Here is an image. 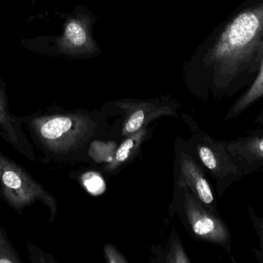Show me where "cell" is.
Returning <instances> with one entry per match:
<instances>
[{"label": "cell", "mask_w": 263, "mask_h": 263, "mask_svg": "<svg viewBox=\"0 0 263 263\" xmlns=\"http://www.w3.org/2000/svg\"><path fill=\"white\" fill-rule=\"evenodd\" d=\"M255 125L257 126L259 129H263V110L261 111L260 114L257 116L256 120H255Z\"/></svg>", "instance_id": "18"}, {"label": "cell", "mask_w": 263, "mask_h": 263, "mask_svg": "<svg viewBox=\"0 0 263 263\" xmlns=\"http://www.w3.org/2000/svg\"><path fill=\"white\" fill-rule=\"evenodd\" d=\"M167 251H168V255L166 256L165 262H191V260L189 259L185 250L182 248V243H181L176 233V237L172 241L170 248H168Z\"/></svg>", "instance_id": "15"}, {"label": "cell", "mask_w": 263, "mask_h": 263, "mask_svg": "<svg viewBox=\"0 0 263 263\" xmlns=\"http://www.w3.org/2000/svg\"><path fill=\"white\" fill-rule=\"evenodd\" d=\"M248 216L259 239V249H252L251 252L258 262L263 263V217L258 216L252 206H249Z\"/></svg>", "instance_id": "13"}, {"label": "cell", "mask_w": 263, "mask_h": 263, "mask_svg": "<svg viewBox=\"0 0 263 263\" xmlns=\"http://www.w3.org/2000/svg\"><path fill=\"white\" fill-rule=\"evenodd\" d=\"M179 190L178 212L194 239L219 246L232 251L231 232L220 215L210 212L187 187Z\"/></svg>", "instance_id": "4"}, {"label": "cell", "mask_w": 263, "mask_h": 263, "mask_svg": "<svg viewBox=\"0 0 263 263\" xmlns=\"http://www.w3.org/2000/svg\"><path fill=\"white\" fill-rule=\"evenodd\" d=\"M105 257L108 263H125L128 262L126 258L121 254L120 251L114 246L106 244L104 247Z\"/></svg>", "instance_id": "17"}, {"label": "cell", "mask_w": 263, "mask_h": 263, "mask_svg": "<svg viewBox=\"0 0 263 263\" xmlns=\"http://www.w3.org/2000/svg\"><path fill=\"white\" fill-rule=\"evenodd\" d=\"M226 142L244 176L263 172V129L248 131L247 135Z\"/></svg>", "instance_id": "7"}, {"label": "cell", "mask_w": 263, "mask_h": 263, "mask_svg": "<svg viewBox=\"0 0 263 263\" xmlns=\"http://www.w3.org/2000/svg\"><path fill=\"white\" fill-rule=\"evenodd\" d=\"M64 38L74 46H81L86 42V34L79 23L71 22L66 26Z\"/></svg>", "instance_id": "16"}, {"label": "cell", "mask_w": 263, "mask_h": 263, "mask_svg": "<svg viewBox=\"0 0 263 263\" xmlns=\"http://www.w3.org/2000/svg\"><path fill=\"white\" fill-rule=\"evenodd\" d=\"M81 182L85 189L92 196H100L106 191V182L97 171L85 172L81 176Z\"/></svg>", "instance_id": "12"}, {"label": "cell", "mask_w": 263, "mask_h": 263, "mask_svg": "<svg viewBox=\"0 0 263 263\" xmlns=\"http://www.w3.org/2000/svg\"><path fill=\"white\" fill-rule=\"evenodd\" d=\"M184 120L193 131L190 154L214 181L217 196L222 197L233 184L244 177L242 170L230 154L226 140H218L201 131L189 116L185 115Z\"/></svg>", "instance_id": "3"}, {"label": "cell", "mask_w": 263, "mask_h": 263, "mask_svg": "<svg viewBox=\"0 0 263 263\" xmlns=\"http://www.w3.org/2000/svg\"><path fill=\"white\" fill-rule=\"evenodd\" d=\"M98 121L87 114H57L34 119L31 128L46 151L68 157L87 146L100 130Z\"/></svg>", "instance_id": "2"}, {"label": "cell", "mask_w": 263, "mask_h": 263, "mask_svg": "<svg viewBox=\"0 0 263 263\" xmlns=\"http://www.w3.org/2000/svg\"><path fill=\"white\" fill-rule=\"evenodd\" d=\"M263 59V0H245L210 37L201 57L205 96L232 97L252 84Z\"/></svg>", "instance_id": "1"}, {"label": "cell", "mask_w": 263, "mask_h": 263, "mask_svg": "<svg viewBox=\"0 0 263 263\" xmlns=\"http://www.w3.org/2000/svg\"><path fill=\"white\" fill-rule=\"evenodd\" d=\"M148 134V129L144 128L126 137L116 150L111 162L105 166L104 171L109 174H114L130 162L137 154Z\"/></svg>", "instance_id": "10"}, {"label": "cell", "mask_w": 263, "mask_h": 263, "mask_svg": "<svg viewBox=\"0 0 263 263\" xmlns=\"http://www.w3.org/2000/svg\"><path fill=\"white\" fill-rule=\"evenodd\" d=\"M0 131L4 135V138L12 144L20 152L27 156L29 159L33 157L31 145L21 130L18 121L12 118L8 111L7 102L4 91L0 84Z\"/></svg>", "instance_id": "9"}, {"label": "cell", "mask_w": 263, "mask_h": 263, "mask_svg": "<svg viewBox=\"0 0 263 263\" xmlns=\"http://www.w3.org/2000/svg\"><path fill=\"white\" fill-rule=\"evenodd\" d=\"M0 190L5 200L17 213L36 201L49 208L50 221L57 216L55 199L26 170L0 152Z\"/></svg>", "instance_id": "5"}, {"label": "cell", "mask_w": 263, "mask_h": 263, "mask_svg": "<svg viewBox=\"0 0 263 263\" xmlns=\"http://www.w3.org/2000/svg\"><path fill=\"white\" fill-rule=\"evenodd\" d=\"M263 98V59L260 68L254 81L247 91L232 105L226 115V120H232L240 116L256 101Z\"/></svg>", "instance_id": "11"}, {"label": "cell", "mask_w": 263, "mask_h": 263, "mask_svg": "<svg viewBox=\"0 0 263 263\" xmlns=\"http://www.w3.org/2000/svg\"><path fill=\"white\" fill-rule=\"evenodd\" d=\"M121 108L126 111V118L122 126V137H126L137 132L155 119L162 116H176L168 106H158L153 103H125Z\"/></svg>", "instance_id": "8"}, {"label": "cell", "mask_w": 263, "mask_h": 263, "mask_svg": "<svg viewBox=\"0 0 263 263\" xmlns=\"http://www.w3.org/2000/svg\"><path fill=\"white\" fill-rule=\"evenodd\" d=\"M20 256L11 246L5 232L0 227V263L20 262Z\"/></svg>", "instance_id": "14"}, {"label": "cell", "mask_w": 263, "mask_h": 263, "mask_svg": "<svg viewBox=\"0 0 263 263\" xmlns=\"http://www.w3.org/2000/svg\"><path fill=\"white\" fill-rule=\"evenodd\" d=\"M177 188L187 187L214 214L219 215L217 199L206 171L190 153L181 151L178 163Z\"/></svg>", "instance_id": "6"}]
</instances>
